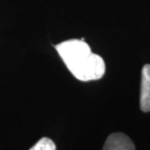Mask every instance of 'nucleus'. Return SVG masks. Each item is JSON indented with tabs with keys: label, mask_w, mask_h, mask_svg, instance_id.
<instances>
[{
	"label": "nucleus",
	"mask_w": 150,
	"mask_h": 150,
	"mask_svg": "<svg viewBox=\"0 0 150 150\" xmlns=\"http://www.w3.org/2000/svg\"><path fill=\"white\" fill-rule=\"evenodd\" d=\"M103 150H135V146L126 134L113 133L108 137Z\"/></svg>",
	"instance_id": "nucleus-3"
},
{
	"label": "nucleus",
	"mask_w": 150,
	"mask_h": 150,
	"mask_svg": "<svg viewBox=\"0 0 150 150\" xmlns=\"http://www.w3.org/2000/svg\"><path fill=\"white\" fill-rule=\"evenodd\" d=\"M29 150H56V145L53 140L48 138H42Z\"/></svg>",
	"instance_id": "nucleus-4"
},
{
	"label": "nucleus",
	"mask_w": 150,
	"mask_h": 150,
	"mask_svg": "<svg viewBox=\"0 0 150 150\" xmlns=\"http://www.w3.org/2000/svg\"><path fill=\"white\" fill-rule=\"evenodd\" d=\"M71 74L80 81L98 80L105 74V63L92 53L88 44L82 39H70L55 46Z\"/></svg>",
	"instance_id": "nucleus-1"
},
{
	"label": "nucleus",
	"mask_w": 150,
	"mask_h": 150,
	"mask_svg": "<svg viewBox=\"0 0 150 150\" xmlns=\"http://www.w3.org/2000/svg\"><path fill=\"white\" fill-rule=\"evenodd\" d=\"M140 108L143 112H150V64H145L142 69Z\"/></svg>",
	"instance_id": "nucleus-2"
}]
</instances>
